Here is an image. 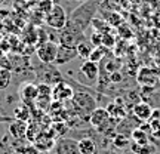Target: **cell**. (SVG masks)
I'll return each mask as SVG.
<instances>
[{
  "label": "cell",
  "mask_w": 160,
  "mask_h": 154,
  "mask_svg": "<svg viewBox=\"0 0 160 154\" xmlns=\"http://www.w3.org/2000/svg\"><path fill=\"white\" fill-rule=\"evenodd\" d=\"M99 3H101V0H86V2H82V5L71 12L68 19L71 22H74L82 31H86L89 28V25L92 24L95 15H97Z\"/></svg>",
  "instance_id": "cell-1"
},
{
  "label": "cell",
  "mask_w": 160,
  "mask_h": 154,
  "mask_svg": "<svg viewBox=\"0 0 160 154\" xmlns=\"http://www.w3.org/2000/svg\"><path fill=\"white\" fill-rule=\"evenodd\" d=\"M85 40V31L76 25L74 22L71 21H67L65 27L62 30L58 31V43L59 45H64V46H71V47H76L79 45L80 42Z\"/></svg>",
  "instance_id": "cell-2"
},
{
  "label": "cell",
  "mask_w": 160,
  "mask_h": 154,
  "mask_svg": "<svg viewBox=\"0 0 160 154\" xmlns=\"http://www.w3.org/2000/svg\"><path fill=\"white\" fill-rule=\"evenodd\" d=\"M71 101H73L74 108L79 111V114L88 116V119H89V116H91L92 111L97 108V99L93 98V95L89 93V91L74 92V95H73V98H71Z\"/></svg>",
  "instance_id": "cell-3"
},
{
  "label": "cell",
  "mask_w": 160,
  "mask_h": 154,
  "mask_svg": "<svg viewBox=\"0 0 160 154\" xmlns=\"http://www.w3.org/2000/svg\"><path fill=\"white\" fill-rule=\"evenodd\" d=\"M68 21L67 12L64 11V7L61 5H53L51 11L45 15V22L48 27H51L52 30H62L65 27V24Z\"/></svg>",
  "instance_id": "cell-4"
},
{
  "label": "cell",
  "mask_w": 160,
  "mask_h": 154,
  "mask_svg": "<svg viewBox=\"0 0 160 154\" xmlns=\"http://www.w3.org/2000/svg\"><path fill=\"white\" fill-rule=\"evenodd\" d=\"M58 43L55 40H45L43 43L37 45V58L43 64H53L57 59Z\"/></svg>",
  "instance_id": "cell-5"
},
{
  "label": "cell",
  "mask_w": 160,
  "mask_h": 154,
  "mask_svg": "<svg viewBox=\"0 0 160 154\" xmlns=\"http://www.w3.org/2000/svg\"><path fill=\"white\" fill-rule=\"evenodd\" d=\"M53 151H55V154H80L79 141L68 137L59 138L55 141Z\"/></svg>",
  "instance_id": "cell-6"
},
{
  "label": "cell",
  "mask_w": 160,
  "mask_h": 154,
  "mask_svg": "<svg viewBox=\"0 0 160 154\" xmlns=\"http://www.w3.org/2000/svg\"><path fill=\"white\" fill-rule=\"evenodd\" d=\"M73 95H74L73 87H71L68 83H65V82H58V83H55V86L52 87V99H53V101L64 102V101L71 99Z\"/></svg>",
  "instance_id": "cell-7"
},
{
  "label": "cell",
  "mask_w": 160,
  "mask_h": 154,
  "mask_svg": "<svg viewBox=\"0 0 160 154\" xmlns=\"http://www.w3.org/2000/svg\"><path fill=\"white\" fill-rule=\"evenodd\" d=\"M79 57L77 53V49L76 47H71V46H64L58 43V52H57V59L55 62L57 65H64V64H68L71 61H74L76 58Z\"/></svg>",
  "instance_id": "cell-8"
},
{
  "label": "cell",
  "mask_w": 160,
  "mask_h": 154,
  "mask_svg": "<svg viewBox=\"0 0 160 154\" xmlns=\"http://www.w3.org/2000/svg\"><path fill=\"white\" fill-rule=\"evenodd\" d=\"M80 74L85 76V79L89 82V85H93L99 76V67L97 62H93L91 59H85L83 64L80 65Z\"/></svg>",
  "instance_id": "cell-9"
},
{
  "label": "cell",
  "mask_w": 160,
  "mask_h": 154,
  "mask_svg": "<svg viewBox=\"0 0 160 154\" xmlns=\"http://www.w3.org/2000/svg\"><path fill=\"white\" fill-rule=\"evenodd\" d=\"M110 114L107 108H101V107H97V108L93 110L89 116V122H91V125L95 127V129H99V127H102L104 125H107L110 122Z\"/></svg>",
  "instance_id": "cell-10"
},
{
  "label": "cell",
  "mask_w": 160,
  "mask_h": 154,
  "mask_svg": "<svg viewBox=\"0 0 160 154\" xmlns=\"http://www.w3.org/2000/svg\"><path fill=\"white\" fill-rule=\"evenodd\" d=\"M132 114L135 116L141 123H144V122H150L151 114H153V107H151L148 102H138V104L133 105Z\"/></svg>",
  "instance_id": "cell-11"
},
{
  "label": "cell",
  "mask_w": 160,
  "mask_h": 154,
  "mask_svg": "<svg viewBox=\"0 0 160 154\" xmlns=\"http://www.w3.org/2000/svg\"><path fill=\"white\" fill-rule=\"evenodd\" d=\"M37 95H39V89L33 83H24L19 87V98L24 104H31L33 101H36Z\"/></svg>",
  "instance_id": "cell-12"
},
{
  "label": "cell",
  "mask_w": 160,
  "mask_h": 154,
  "mask_svg": "<svg viewBox=\"0 0 160 154\" xmlns=\"http://www.w3.org/2000/svg\"><path fill=\"white\" fill-rule=\"evenodd\" d=\"M9 133L15 139H21L22 137H25V133H27V125H25V122H22V120H13V122H11V125H9Z\"/></svg>",
  "instance_id": "cell-13"
},
{
  "label": "cell",
  "mask_w": 160,
  "mask_h": 154,
  "mask_svg": "<svg viewBox=\"0 0 160 154\" xmlns=\"http://www.w3.org/2000/svg\"><path fill=\"white\" fill-rule=\"evenodd\" d=\"M80 154H97V144L92 138H82L79 139Z\"/></svg>",
  "instance_id": "cell-14"
},
{
  "label": "cell",
  "mask_w": 160,
  "mask_h": 154,
  "mask_svg": "<svg viewBox=\"0 0 160 154\" xmlns=\"http://www.w3.org/2000/svg\"><path fill=\"white\" fill-rule=\"evenodd\" d=\"M30 116H31V113H30V108L27 107V104H18L17 107L13 108V117H15V120H22V122H28Z\"/></svg>",
  "instance_id": "cell-15"
},
{
  "label": "cell",
  "mask_w": 160,
  "mask_h": 154,
  "mask_svg": "<svg viewBox=\"0 0 160 154\" xmlns=\"http://www.w3.org/2000/svg\"><path fill=\"white\" fill-rule=\"evenodd\" d=\"M93 47L95 46L92 45L91 42H88V40H83V42H80L79 45L76 46V49H77V53H79L80 58H83V59H89L91 57L92 51H93Z\"/></svg>",
  "instance_id": "cell-16"
},
{
  "label": "cell",
  "mask_w": 160,
  "mask_h": 154,
  "mask_svg": "<svg viewBox=\"0 0 160 154\" xmlns=\"http://www.w3.org/2000/svg\"><path fill=\"white\" fill-rule=\"evenodd\" d=\"M12 71L6 67H2L0 68V91H6L9 86L12 85Z\"/></svg>",
  "instance_id": "cell-17"
},
{
  "label": "cell",
  "mask_w": 160,
  "mask_h": 154,
  "mask_svg": "<svg viewBox=\"0 0 160 154\" xmlns=\"http://www.w3.org/2000/svg\"><path fill=\"white\" fill-rule=\"evenodd\" d=\"M107 111H108L110 117L113 120H123L126 117V111L123 107L120 105H116V104H110L107 107Z\"/></svg>",
  "instance_id": "cell-18"
},
{
  "label": "cell",
  "mask_w": 160,
  "mask_h": 154,
  "mask_svg": "<svg viewBox=\"0 0 160 154\" xmlns=\"http://www.w3.org/2000/svg\"><path fill=\"white\" fill-rule=\"evenodd\" d=\"M148 133H145L142 129H135V131H132V141L133 142L139 144V145H147L148 142V137H147Z\"/></svg>",
  "instance_id": "cell-19"
},
{
  "label": "cell",
  "mask_w": 160,
  "mask_h": 154,
  "mask_svg": "<svg viewBox=\"0 0 160 154\" xmlns=\"http://www.w3.org/2000/svg\"><path fill=\"white\" fill-rule=\"evenodd\" d=\"M131 148H132V151H133V154H153L154 153V147L150 145V144H147V145H139V144H137V142H132Z\"/></svg>",
  "instance_id": "cell-20"
},
{
  "label": "cell",
  "mask_w": 160,
  "mask_h": 154,
  "mask_svg": "<svg viewBox=\"0 0 160 154\" xmlns=\"http://www.w3.org/2000/svg\"><path fill=\"white\" fill-rule=\"evenodd\" d=\"M104 55H105V49H104V46H98V47H93V51H92L89 59L98 64L101 59H102Z\"/></svg>",
  "instance_id": "cell-21"
},
{
  "label": "cell",
  "mask_w": 160,
  "mask_h": 154,
  "mask_svg": "<svg viewBox=\"0 0 160 154\" xmlns=\"http://www.w3.org/2000/svg\"><path fill=\"white\" fill-rule=\"evenodd\" d=\"M53 2L52 0H39V3H37V9H39V12H42V13H48V12L51 11L52 7H53Z\"/></svg>",
  "instance_id": "cell-22"
},
{
  "label": "cell",
  "mask_w": 160,
  "mask_h": 154,
  "mask_svg": "<svg viewBox=\"0 0 160 154\" xmlns=\"http://www.w3.org/2000/svg\"><path fill=\"white\" fill-rule=\"evenodd\" d=\"M92 27L97 30L98 33H102V34H105V31H108V30H110V27H108V25H105V22H104V21L97 19V18H93V21H92Z\"/></svg>",
  "instance_id": "cell-23"
},
{
  "label": "cell",
  "mask_w": 160,
  "mask_h": 154,
  "mask_svg": "<svg viewBox=\"0 0 160 154\" xmlns=\"http://www.w3.org/2000/svg\"><path fill=\"white\" fill-rule=\"evenodd\" d=\"M113 144H114L116 147H119V148H126L128 145H129V139L125 137V135H122V133H119L117 137H114V139H113Z\"/></svg>",
  "instance_id": "cell-24"
},
{
  "label": "cell",
  "mask_w": 160,
  "mask_h": 154,
  "mask_svg": "<svg viewBox=\"0 0 160 154\" xmlns=\"http://www.w3.org/2000/svg\"><path fill=\"white\" fill-rule=\"evenodd\" d=\"M102 33H98V31H95L93 34L91 36V43L95 47H98V46H102Z\"/></svg>",
  "instance_id": "cell-25"
},
{
  "label": "cell",
  "mask_w": 160,
  "mask_h": 154,
  "mask_svg": "<svg viewBox=\"0 0 160 154\" xmlns=\"http://www.w3.org/2000/svg\"><path fill=\"white\" fill-rule=\"evenodd\" d=\"M114 45V37L111 34H104L102 36V46L104 47H110Z\"/></svg>",
  "instance_id": "cell-26"
},
{
  "label": "cell",
  "mask_w": 160,
  "mask_h": 154,
  "mask_svg": "<svg viewBox=\"0 0 160 154\" xmlns=\"http://www.w3.org/2000/svg\"><path fill=\"white\" fill-rule=\"evenodd\" d=\"M13 119H11L9 116H2L0 114V123H11Z\"/></svg>",
  "instance_id": "cell-27"
},
{
  "label": "cell",
  "mask_w": 160,
  "mask_h": 154,
  "mask_svg": "<svg viewBox=\"0 0 160 154\" xmlns=\"http://www.w3.org/2000/svg\"><path fill=\"white\" fill-rule=\"evenodd\" d=\"M120 79H122V77H120L119 73H114V74H113V77H111V80H113V82H119Z\"/></svg>",
  "instance_id": "cell-28"
},
{
  "label": "cell",
  "mask_w": 160,
  "mask_h": 154,
  "mask_svg": "<svg viewBox=\"0 0 160 154\" xmlns=\"http://www.w3.org/2000/svg\"><path fill=\"white\" fill-rule=\"evenodd\" d=\"M6 0H0V5H3V3H5Z\"/></svg>",
  "instance_id": "cell-29"
},
{
  "label": "cell",
  "mask_w": 160,
  "mask_h": 154,
  "mask_svg": "<svg viewBox=\"0 0 160 154\" xmlns=\"http://www.w3.org/2000/svg\"><path fill=\"white\" fill-rule=\"evenodd\" d=\"M76 2H86V0H76Z\"/></svg>",
  "instance_id": "cell-30"
},
{
  "label": "cell",
  "mask_w": 160,
  "mask_h": 154,
  "mask_svg": "<svg viewBox=\"0 0 160 154\" xmlns=\"http://www.w3.org/2000/svg\"><path fill=\"white\" fill-rule=\"evenodd\" d=\"M25 2H33V0H25Z\"/></svg>",
  "instance_id": "cell-31"
}]
</instances>
